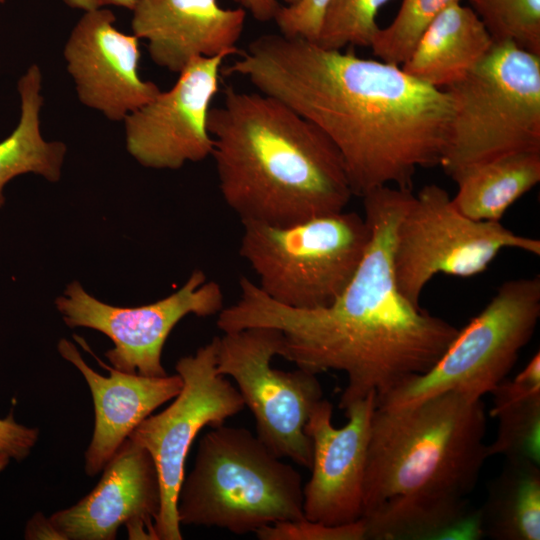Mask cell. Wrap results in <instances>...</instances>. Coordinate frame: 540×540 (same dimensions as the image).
I'll use <instances>...</instances> for the list:
<instances>
[{
	"instance_id": "2",
	"label": "cell",
	"mask_w": 540,
	"mask_h": 540,
	"mask_svg": "<svg viewBox=\"0 0 540 540\" xmlns=\"http://www.w3.org/2000/svg\"><path fill=\"white\" fill-rule=\"evenodd\" d=\"M412 195L409 189L382 186L362 196L370 240L351 281L330 305L288 307L241 277L240 295L218 313L217 327L222 332L277 329L278 356L316 375L344 372L343 410L370 394L383 397L428 371L459 329L413 305L397 288L395 230Z\"/></svg>"
},
{
	"instance_id": "33",
	"label": "cell",
	"mask_w": 540,
	"mask_h": 540,
	"mask_svg": "<svg viewBox=\"0 0 540 540\" xmlns=\"http://www.w3.org/2000/svg\"><path fill=\"white\" fill-rule=\"evenodd\" d=\"M65 5L84 12L116 6L132 10L138 0H62Z\"/></svg>"
},
{
	"instance_id": "10",
	"label": "cell",
	"mask_w": 540,
	"mask_h": 540,
	"mask_svg": "<svg viewBox=\"0 0 540 540\" xmlns=\"http://www.w3.org/2000/svg\"><path fill=\"white\" fill-rule=\"evenodd\" d=\"M281 334L270 327H251L218 336L216 369L231 377L256 423V436L277 457L310 468L312 443L305 425L323 399L316 374L297 367L277 370Z\"/></svg>"
},
{
	"instance_id": "20",
	"label": "cell",
	"mask_w": 540,
	"mask_h": 540,
	"mask_svg": "<svg viewBox=\"0 0 540 540\" xmlns=\"http://www.w3.org/2000/svg\"><path fill=\"white\" fill-rule=\"evenodd\" d=\"M452 179L458 186L452 198L458 212L473 220L498 222L540 182V152L506 154L468 167Z\"/></svg>"
},
{
	"instance_id": "26",
	"label": "cell",
	"mask_w": 540,
	"mask_h": 540,
	"mask_svg": "<svg viewBox=\"0 0 540 540\" xmlns=\"http://www.w3.org/2000/svg\"><path fill=\"white\" fill-rule=\"evenodd\" d=\"M494 42L540 55V0H468Z\"/></svg>"
},
{
	"instance_id": "30",
	"label": "cell",
	"mask_w": 540,
	"mask_h": 540,
	"mask_svg": "<svg viewBox=\"0 0 540 540\" xmlns=\"http://www.w3.org/2000/svg\"><path fill=\"white\" fill-rule=\"evenodd\" d=\"M39 430L15 421L10 413L0 418V448L11 458L20 461L25 459L38 441Z\"/></svg>"
},
{
	"instance_id": "23",
	"label": "cell",
	"mask_w": 540,
	"mask_h": 540,
	"mask_svg": "<svg viewBox=\"0 0 540 540\" xmlns=\"http://www.w3.org/2000/svg\"><path fill=\"white\" fill-rule=\"evenodd\" d=\"M370 540H477L479 510L467 498L384 506L362 518Z\"/></svg>"
},
{
	"instance_id": "9",
	"label": "cell",
	"mask_w": 540,
	"mask_h": 540,
	"mask_svg": "<svg viewBox=\"0 0 540 540\" xmlns=\"http://www.w3.org/2000/svg\"><path fill=\"white\" fill-rule=\"evenodd\" d=\"M506 248L540 255L538 239L518 235L499 221L468 218L457 211L444 188L426 185L412 195L395 230L397 288L420 306L421 293L436 274L477 275Z\"/></svg>"
},
{
	"instance_id": "31",
	"label": "cell",
	"mask_w": 540,
	"mask_h": 540,
	"mask_svg": "<svg viewBox=\"0 0 540 540\" xmlns=\"http://www.w3.org/2000/svg\"><path fill=\"white\" fill-rule=\"evenodd\" d=\"M25 539H57L64 540L62 535L53 526L49 518L40 512L35 513L27 522Z\"/></svg>"
},
{
	"instance_id": "18",
	"label": "cell",
	"mask_w": 540,
	"mask_h": 540,
	"mask_svg": "<svg viewBox=\"0 0 540 540\" xmlns=\"http://www.w3.org/2000/svg\"><path fill=\"white\" fill-rule=\"evenodd\" d=\"M74 338L92 353L83 338L76 335ZM58 351L81 372L91 391L95 423L84 454V469L87 475L95 476L144 419L180 392L183 381L178 374L154 377L126 373L106 365L92 353L109 371L104 376L83 360L72 342L61 339Z\"/></svg>"
},
{
	"instance_id": "24",
	"label": "cell",
	"mask_w": 540,
	"mask_h": 540,
	"mask_svg": "<svg viewBox=\"0 0 540 540\" xmlns=\"http://www.w3.org/2000/svg\"><path fill=\"white\" fill-rule=\"evenodd\" d=\"M482 536L495 540L540 539V464L505 460L478 509Z\"/></svg>"
},
{
	"instance_id": "16",
	"label": "cell",
	"mask_w": 540,
	"mask_h": 540,
	"mask_svg": "<svg viewBox=\"0 0 540 540\" xmlns=\"http://www.w3.org/2000/svg\"><path fill=\"white\" fill-rule=\"evenodd\" d=\"M97 485L49 520L64 540H114L121 525L129 539L157 540L161 487L150 453L127 438L103 468Z\"/></svg>"
},
{
	"instance_id": "8",
	"label": "cell",
	"mask_w": 540,
	"mask_h": 540,
	"mask_svg": "<svg viewBox=\"0 0 540 540\" xmlns=\"http://www.w3.org/2000/svg\"><path fill=\"white\" fill-rule=\"evenodd\" d=\"M539 318L540 277L504 282L428 371L376 399V407L408 406L447 391L481 399L507 377Z\"/></svg>"
},
{
	"instance_id": "21",
	"label": "cell",
	"mask_w": 540,
	"mask_h": 540,
	"mask_svg": "<svg viewBox=\"0 0 540 540\" xmlns=\"http://www.w3.org/2000/svg\"><path fill=\"white\" fill-rule=\"evenodd\" d=\"M17 89L20 97V117L15 129L0 141V207L5 203V185L16 176L34 173L49 182L61 178L66 145L47 141L40 128L43 106L42 73L32 64L20 77Z\"/></svg>"
},
{
	"instance_id": "14",
	"label": "cell",
	"mask_w": 540,
	"mask_h": 540,
	"mask_svg": "<svg viewBox=\"0 0 540 540\" xmlns=\"http://www.w3.org/2000/svg\"><path fill=\"white\" fill-rule=\"evenodd\" d=\"M376 395L344 409L348 422L332 424L333 406L321 399L312 409L305 432L312 443L311 477L303 485L306 519L329 526L363 516V488L371 420Z\"/></svg>"
},
{
	"instance_id": "3",
	"label": "cell",
	"mask_w": 540,
	"mask_h": 540,
	"mask_svg": "<svg viewBox=\"0 0 540 540\" xmlns=\"http://www.w3.org/2000/svg\"><path fill=\"white\" fill-rule=\"evenodd\" d=\"M208 130L219 190L241 223L286 226L344 211L354 196L333 142L274 97L227 86Z\"/></svg>"
},
{
	"instance_id": "5",
	"label": "cell",
	"mask_w": 540,
	"mask_h": 540,
	"mask_svg": "<svg viewBox=\"0 0 540 540\" xmlns=\"http://www.w3.org/2000/svg\"><path fill=\"white\" fill-rule=\"evenodd\" d=\"M177 516L180 525L236 535L299 520L305 517L302 477L248 429L211 427L178 491Z\"/></svg>"
},
{
	"instance_id": "7",
	"label": "cell",
	"mask_w": 540,
	"mask_h": 540,
	"mask_svg": "<svg viewBox=\"0 0 540 540\" xmlns=\"http://www.w3.org/2000/svg\"><path fill=\"white\" fill-rule=\"evenodd\" d=\"M239 254L272 300L314 309L334 302L354 276L370 240L356 212L341 211L286 226L242 223Z\"/></svg>"
},
{
	"instance_id": "35",
	"label": "cell",
	"mask_w": 540,
	"mask_h": 540,
	"mask_svg": "<svg viewBox=\"0 0 540 540\" xmlns=\"http://www.w3.org/2000/svg\"><path fill=\"white\" fill-rule=\"evenodd\" d=\"M299 0H283V2L285 3L286 6L288 5H294L298 2Z\"/></svg>"
},
{
	"instance_id": "12",
	"label": "cell",
	"mask_w": 540,
	"mask_h": 540,
	"mask_svg": "<svg viewBox=\"0 0 540 540\" xmlns=\"http://www.w3.org/2000/svg\"><path fill=\"white\" fill-rule=\"evenodd\" d=\"M221 286L195 270L171 295L138 307H118L70 283L55 305L70 328L86 327L105 334L114 347L105 353L113 368L144 376H165L163 346L176 324L189 314L207 317L224 307Z\"/></svg>"
},
{
	"instance_id": "11",
	"label": "cell",
	"mask_w": 540,
	"mask_h": 540,
	"mask_svg": "<svg viewBox=\"0 0 540 540\" xmlns=\"http://www.w3.org/2000/svg\"><path fill=\"white\" fill-rule=\"evenodd\" d=\"M218 336L180 358L175 369L182 378L172 403L149 415L128 438L152 456L161 487V508L155 522L157 540H181L177 496L185 476V461L198 433L216 427L241 412L245 405L236 388L216 369Z\"/></svg>"
},
{
	"instance_id": "17",
	"label": "cell",
	"mask_w": 540,
	"mask_h": 540,
	"mask_svg": "<svg viewBox=\"0 0 540 540\" xmlns=\"http://www.w3.org/2000/svg\"><path fill=\"white\" fill-rule=\"evenodd\" d=\"M132 33L147 41L152 61L180 73L195 57L239 52L245 10L222 8L218 0H138Z\"/></svg>"
},
{
	"instance_id": "4",
	"label": "cell",
	"mask_w": 540,
	"mask_h": 540,
	"mask_svg": "<svg viewBox=\"0 0 540 540\" xmlns=\"http://www.w3.org/2000/svg\"><path fill=\"white\" fill-rule=\"evenodd\" d=\"M481 399L447 391L371 420L363 516L388 505L464 499L489 458Z\"/></svg>"
},
{
	"instance_id": "1",
	"label": "cell",
	"mask_w": 540,
	"mask_h": 540,
	"mask_svg": "<svg viewBox=\"0 0 540 540\" xmlns=\"http://www.w3.org/2000/svg\"><path fill=\"white\" fill-rule=\"evenodd\" d=\"M238 54L221 73L247 78L324 132L354 196L391 185L411 190L419 168L440 165L453 113L445 90L399 65L281 33L262 34Z\"/></svg>"
},
{
	"instance_id": "6",
	"label": "cell",
	"mask_w": 540,
	"mask_h": 540,
	"mask_svg": "<svg viewBox=\"0 0 540 540\" xmlns=\"http://www.w3.org/2000/svg\"><path fill=\"white\" fill-rule=\"evenodd\" d=\"M444 90L453 113L440 166L451 178L506 154L540 152V55L494 42L477 65Z\"/></svg>"
},
{
	"instance_id": "34",
	"label": "cell",
	"mask_w": 540,
	"mask_h": 540,
	"mask_svg": "<svg viewBox=\"0 0 540 540\" xmlns=\"http://www.w3.org/2000/svg\"><path fill=\"white\" fill-rule=\"evenodd\" d=\"M11 457L0 448V472L6 468Z\"/></svg>"
},
{
	"instance_id": "25",
	"label": "cell",
	"mask_w": 540,
	"mask_h": 540,
	"mask_svg": "<svg viewBox=\"0 0 540 540\" xmlns=\"http://www.w3.org/2000/svg\"><path fill=\"white\" fill-rule=\"evenodd\" d=\"M390 0H330L314 43L328 50L371 47L379 9Z\"/></svg>"
},
{
	"instance_id": "22",
	"label": "cell",
	"mask_w": 540,
	"mask_h": 540,
	"mask_svg": "<svg viewBox=\"0 0 540 540\" xmlns=\"http://www.w3.org/2000/svg\"><path fill=\"white\" fill-rule=\"evenodd\" d=\"M490 415L498 420L489 456L540 464V353L537 351L512 380L505 378L491 392Z\"/></svg>"
},
{
	"instance_id": "29",
	"label": "cell",
	"mask_w": 540,
	"mask_h": 540,
	"mask_svg": "<svg viewBox=\"0 0 540 540\" xmlns=\"http://www.w3.org/2000/svg\"><path fill=\"white\" fill-rule=\"evenodd\" d=\"M329 2L330 0H299L294 5L281 6L274 19L279 33L315 42Z\"/></svg>"
},
{
	"instance_id": "19",
	"label": "cell",
	"mask_w": 540,
	"mask_h": 540,
	"mask_svg": "<svg viewBox=\"0 0 540 540\" xmlns=\"http://www.w3.org/2000/svg\"><path fill=\"white\" fill-rule=\"evenodd\" d=\"M493 44L475 11L456 3L428 25L401 68L413 78L444 90L477 65Z\"/></svg>"
},
{
	"instance_id": "27",
	"label": "cell",
	"mask_w": 540,
	"mask_h": 540,
	"mask_svg": "<svg viewBox=\"0 0 540 540\" xmlns=\"http://www.w3.org/2000/svg\"><path fill=\"white\" fill-rule=\"evenodd\" d=\"M461 0H402L393 21L380 28L371 48L384 62L401 66L428 25L446 8Z\"/></svg>"
},
{
	"instance_id": "32",
	"label": "cell",
	"mask_w": 540,
	"mask_h": 540,
	"mask_svg": "<svg viewBox=\"0 0 540 540\" xmlns=\"http://www.w3.org/2000/svg\"><path fill=\"white\" fill-rule=\"evenodd\" d=\"M241 8L248 10L251 15L260 22H268L275 19V16L282 5L278 0H233Z\"/></svg>"
},
{
	"instance_id": "28",
	"label": "cell",
	"mask_w": 540,
	"mask_h": 540,
	"mask_svg": "<svg viewBox=\"0 0 540 540\" xmlns=\"http://www.w3.org/2000/svg\"><path fill=\"white\" fill-rule=\"evenodd\" d=\"M255 535L260 540H365V526L362 519L329 526L304 517L264 526Z\"/></svg>"
},
{
	"instance_id": "15",
	"label": "cell",
	"mask_w": 540,
	"mask_h": 540,
	"mask_svg": "<svg viewBox=\"0 0 540 540\" xmlns=\"http://www.w3.org/2000/svg\"><path fill=\"white\" fill-rule=\"evenodd\" d=\"M107 9L84 12L63 50L79 101L111 121H123L161 90L141 78L139 38L115 26Z\"/></svg>"
},
{
	"instance_id": "13",
	"label": "cell",
	"mask_w": 540,
	"mask_h": 540,
	"mask_svg": "<svg viewBox=\"0 0 540 540\" xmlns=\"http://www.w3.org/2000/svg\"><path fill=\"white\" fill-rule=\"evenodd\" d=\"M226 57L193 58L169 90L160 91L122 121L127 151L139 164L174 170L211 156L208 115Z\"/></svg>"
}]
</instances>
